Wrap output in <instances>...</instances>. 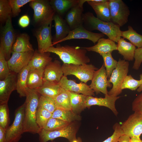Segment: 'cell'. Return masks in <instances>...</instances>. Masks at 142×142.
<instances>
[{"instance_id": "cell-39", "label": "cell", "mask_w": 142, "mask_h": 142, "mask_svg": "<svg viewBox=\"0 0 142 142\" xmlns=\"http://www.w3.org/2000/svg\"><path fill=\"white\" fill-rule=\"evenodd\" d=\"M70 123L51 117L49 119L43 129L47 131L56 130L64 128Z\"/></svg>"}, {"instance_id": "cell-44", "label": "cell", "mask_w": 142, "mask_h": 142, "mask_svg": "<svg viewBox=\"0 0 142 142\" xmlns=\"http://www.w3.org/2000/svg\"><path fill=\"white\" fill-rule=\"evenodd\" d=\"M113 128L114 131L112 135L102 142H118L120 137L124 134L121 125L119 123L115 124L113 126Z\"/></svg>"}, {"instance_id": "cell-17", "label": "cell", "mask_w": 142, "mask_h": 142, "mask_svg": "<svg viewBox=\"0 0 142 142\" xmlns=\"http://www.w3.org/2000/svg\"><path fill=\"white\" fill-rule=\"evenodd\" d=\"M17 76L11 72L4 79L0 80V104L8 103L12 92L16 89Z\"/></svg>"}, {"instance_id": "cell-14", "label": "cell", "mask_w": 142, "mask_h": 142, "mask_svg": "<svg viewBox=\"0 0 142 142\" xmlns=\"http://www.w3.org/2000/svg\"><path fill=\"white\" fill-rule=\"evenodd\" d=\"M59 83L61 87L66 91L81 94L86 96L95 95L94 90L86 83L82 82L77 83L74 80H69L67 77L64 75Z\"/></svg>"}, {"instance_id": "cell-42", "label": "cell", "mask_w": 142, "mask_h": 142, "mask_svg": "<svg viewBox=\"0 0 142 142\" xmlns=\"http://www.w3.org/2000/svg\"><path fill=\"white\" fill-rule=\"evenodd\" d=\"M11 72L3 51L0 48V80H3L7 77Z\"/></svg>"}, {"instance_id": "cell-24", "label": "cell", "mask_w": 142, "mask_h": 142, "mask_svg": "<svg viewBox=\"0 0 142 142\" xmlns=\"http://www.w3.org/2000/svg\"><path fill=\"white\" fill-rule=\"evenodd\" d=\"M50 52L41 53L38 50L34 51L28 65L30 69L44 70L51 61L52 58Z\"/></svg>"}, {"instance_id": "cell-15", "label": "cell", "mask_w": 142, "mask_h": 142, "mask_svg": "<svg viewBox=\"0 0 142 142\" xmlns=\"http://www.w3.org/2000/svg\"><path fill=\"white\" fill-rule=\"evenodd\" d=\"M85 2L93 9L97 18L104 22H110L109 0H80L83 5Z\"/></svg>"}, {"instance_id": "cell-34", "label": "cell", "mask_w": 142, "mask_h": 142, "mask_svg": "<svg viewBox=\"0 0 142 142\" xmlns=\"http://www.w3.org/2000/svg\"><path fill=\"white\" fill-rule=\"evenodd\" d=\"M54 99L57 108L71 110L70 97L68 91L62 88L61 92Z\"/></svg>"}, {"instance_id": "cell-8", "label": "cell", "mask_w": 142, "mask_h": 142, "mask_svg": "<svg viewBox=\"0 0 142 142\" xmlns=\"http://www.w3.org/2000/svg\"><path fill=\"white\" fill-rule=\"evenodd\" d=\"M110 22L120 27L128 21L130 11L122 0H109Z\"/></svg>"}, {"instance_id": "cell-12", "label": "cell", "mask_w": 142, "mask_h": 142, "mask_svg": "<svg viewBox=\"0 0 142 142\" xmlns=\"http://www.w3.org/2000/svg\"><path fill=\"white\" fill-rule=\"evenodd\" d=\"M105 68L103 63L100 68L94 72L91 80V83L89 85L96 94L100 92L105 95L108 94L107 88L112 87V84L107 79Z\"/></svg>"}, {"instance_id": "cell-53", "label": "cell", "mask_w": 142, "mask_h": 142, "mask_svg": "<svg viewBox=\"0 0 142 142\" xmlns=\"http://www.w3.org/2000/svg\"><path fill=\"white\" fill-rule=\"evenodd\" d=\"M53 142H54V141H53Z\"/></svg>"}, {"instance_id": "cell-22", "label": "cell", "mask_w": 142, "mask_h": 142, "mask_svg": "<svg viewBox=\"0 0 142 142\" xmlns=\"http://www.w3.org/2000/svg\"><path fill=\"white\" fill-rule=\"evenodd\" d=\"M53 20L54 22L55 34L53 39V45L58 44L68 35L71 30L65 20L57 13L54 15Z\"/></svg>"}, {"instance_id": "cell-32", "label": "cell", "mask_w": 142, "mask_h": 142, "mask_svg": "<svg viewBox=\"0 0 142 142\" xmlns=\"http://www.w3.org/2000/svg\"><path fill=\"white\" fill-rule=\"evenodd\" d=\"M52 118L59 119L69 123L75 120H79L80 116L72 110L56 108L52 113Z\"/></svg>"}, {"instance_id": "cell-1", "label": "cell", "mask_w": 142, "mask_h": 142, "mask_svg": "<svg viewBox=\"0 0 142 142\" xmlns=\"http://www.w3.org/2000/svg\"><path fill=\"white\" fill-rule=\"evenodd\" d=\"M35 90L27 88L25 104L24 132L38 134L41 130L36 122V113L40 96Z\"/></svg>"}, {"instance_id": "cell-4", "label": "cell", "mask_w": 142, "mask_h": 142, "mask_svg": "<svg viewBox=\"0 0 142 142\" xmlns=\"http://www.w3.org/2000/svg\"><path fill=\"white\" fill-rule=\"evenodd\" d=\"M29 5L34 11L33 18L35 23L40 26L52 24L56 13L49 1L32 0L29 2Z\"/></svg>"}, {"instance_id": "cell-3", "label": "cell", "mask_w": 142, "mask_h": 142, "mask_svg": "<svg viewBox=\"0 0 142 142\" xmlns=\"http://www.w3.org/2000/svg\"><path fill=\"white\" fill-rule=\"evenodd\" d=\"M87 51L78 46H61L58 44L55 47L53 46L50 48L47 52L57 55L63 63L80 65L87 64L90 61L87 55Z\"/></svg>"}, {"instance_id": "cell-18", "label": "cell", "mask_w": 142, "mask_h": 142, "mask_svg": "<svg viewBox=\"0 0 142 142\" xmlns=\"http://www.w3.org/2000/svg\"><path fill=\"white\" fill-rule=\"evenodd\" d=\"M104 36V35L102 33H95L89 31L83 26L70 31L67 36L59 43L72 39H85L90 40L95 44L99 39L103 38Z\"/></svg>"}, {"instance_id": "cell-10", "label": "cell", "mask_w": 142, "mask_h": 142, "mask_svg": "<svg viewBox=\"0 0 142 142\" xmlns=\"http://www.w3.org/2000/svg\"><path fill=\"white\" fill-rule=\"evenodd\" d=\"M11 17L10 16L5 22L2 29L0 39V48L3 51L7 61L11 57L16 38Z\"/></svg>"}, {"instance_id": "cell-41", "label": "cell", "mask_w": 142, "mask_h": 142, "mask_svg": "<svg viewBox=\"0 0 142 142\" xmlns=\"http://www.w3.org/2000/svg\"><path fill=\"white\" fill-rule=\"evenodd\" d=\"M141 84V82L140 80H136L130 74L126 77L121 85V89L122 90L128 89L133 91L135 90Z\"/></svg>"}, {"instance_id": "cell-47", "label": "cell", "mask_w": 142, "mask_h": 142, "mask_svg": "<svg viewBox=\"0 0 142 142\" xmlns=\"http://www.w3.org/2000/svg\"><path fill=\"white\" fill-rule=\"evenodd\" d=\"M30 23V19L29 17L26 15L22 16L19 19L18 23L19 26L22 28L27 27Z\"/></svg>"}, {"instance_id": "cell-31", "label": "cell", "mask_w": 142, "mask_h": 142, "mask_svg": "<svg viewBox=\"0 0 142 142\" xmlns=\"http://www.w3.org/2000/svg\"><path fill=\"white\" fill-rule=\"evenodd\" d=\"M30 68L28 65L24 67L17 76L16 90L20 97H26L27 80Z\"/></svg>"}, {"instance_id": "cell-13", "label": "cell", "mask_w": 142, "mask_h": 142, "mask_svg": "<svg viewBox=\"0 0 142 142\" xmlns=\"http://www.w3.org/2000/svg\"><path fill=\"white\" fill-rule=\"evenodd\" d=\"M34 51L23 53L12 51V55L7 61L9 69L11 72L17 73L27 65Z\"/></svg>"}, {"instance_id": "cell-29", "label": "cell", "mask_w": 142, "mask_h": 142, "mask_svg": "<svg viewBox=\"0 0 142 142\" xmlns=\"http://www.w3.org/2000/svg\"><path fill=\"white\" fill-rule=\"evenodd\" d=\"M12 50L19 53L34 51L29 42V36L26 34L22 33L17 36L13 45Z\"/></svg>"}, {"instance_id": "cell-26", "label": "cell", "mask_w": 142, "mask_h": 142, "mask_svg": "<svg viewBox=\"0 0 142 142\" xmlns=\"http://www.w3.org/2000/svg\"><path fill=\"white\" fill-rule=\"evenodd\" d=\"M80 0H51L50 4L55 13L61 16L72 7L78 4Z\"/></svg>"}, {"instance_id": "cell-30", "label": "cell", "mask_w": 142, "mask_h": 142, "mask_svg": "<svg viewBox=\"0 0 142 142\" xmlns=\"http://www.w3.org/2000/svg\"><path fill=\"white\" fill-rule=\"evenodd\" d=\"M68 91L70 97L71 110L74 113L77 114L86 108V102L87 96Z\"/></svg>"}, {"instance_id": "cell-51", "label": "cell", "mask_w": 142, "mask_h": 142, "mask_svg": "<svg viewBox=\"0 0 142 142\" xmlns=\"http://www.w3.org/2000/svg\"><path fill=\"white\" fill-rule=\"evenodd\" d=\"M140 80L141 82V84L140 86L137 89V91L138 92H140L142 91V74L140 75Z\"/></svg>"}, {"instance_id": "cell-48", "label": "cell", "mask_w": 142, "mask_h": 142, "mask_svg": "<svg viewBox=\"0 0 142 142\" xmlns=\"http://www.w3.org/2000/svg\"><path fill=\"white\" fill-rule=\"evenodd\" d=\"M6 130L0 126V142H6Z\"/></svg>"}, {"instance_id": "cell-16", "label": "cell", "mask_w": 142, "mask_h": 142, "mask_svg": "<svg viewBox=\"0 0 142 142\" xmlns=\"http://www.w3.org/2000/svg\"><path fill=\"white\" fill-rule=\"evenodd\" d=\"M52 24L40 26L36 31L38 46V50L41 53L47 52L53 46L51 33Z\"/></svg>"}, {"instance_id": "cell-45", "label": "cell", "mask_w": 142, "mask_h": 142, "mask_svg": "<svg viewBox=\"0 0 142 142\" xmlns=\"http://www.w3.org/2000/svg\"><path fill=\"white\" fill-rule=\"evenodd\" d=\"M132 110L135 112L142 114V93L139 94L132 103Z\"/></svg>"}, {"instance_id": "cell-19", "label": "cell", "mask_w": 142, "mask_h": 142, "mask_svg": "<svg viewBox=\"0 0 142 142\" xmlns=\"http://www.w3.org/2000/svg\"><path fill=\"white\" fill-rule=\"evenodd\" d=\"M83 5L80 3L72 7L65 14V20L71 30L83 26Z\"/></svg>"}, {"instance_id": "cell-6", "label": "cell", "mask_w": 142, "mask_h": 142, "mask_svg": "<svg viewBox=\"0 0 142 142\" xmlns=\"http://www.w3.org/2000/svg\"><path fill=\"white\" fill-rule=\"evenodd\" d=\"M24 103L16 109L12 124L6 130V142H18L24 132L25 114Z\"/></svg>"}, {"instance_id": "cell-5", "label": "cell", "mask_w": 142, "mask_h": 142, "mask_svg": "<svg viewBox=\"0 0 142 142\" xmlns=\"http://www.w3.org/2000/svg\"><path fill=\"white\" fill-rule=\"evenodd\" d=\"M129 63L128 61L119 58L116 67L114 69L111 75L109 81L112 84L111 89L108 94L113 96H118L122 92L121 85L129 70Z\"/></svg>"}, {"instance_id": "cell-20", "label": "cell", "mask_w": 142, "mask_h": 142, "mask_svg": "<svg viewBox=\"0 0 142 142\" xmlns=\"http://www.w3.org/2000/svg\"><path fill=\"white\" fill-rule=\"evenodd\" d=\"M105 96L104 98H98L87 96L86 102V108L94 105L105 106L110 109L115 115H117L118 112L115 108V103L120 97L113 96L108 94L105 95Z\"/></svg>"}, {"instance_id": "cell-52", "label": "cell", "mask_w": 142, "mask_h": 142, "mask_svg": "<svg viewBox=\"0 0 142 142\" xmlns=\"http://www.w3.org/2000/svg\"><path fill=\"white\" fill-rule=\"evenodd\" d=\"M72 142H82L81 139L80 138H78Z\"/></svg>"}, {"instance_id": "cell-40", "label": "cell", "mask_w": 142, "mask_h": 142, "mask_svg": "<svg viewBox=\"0 0 142 142\" xmlns=\"http://www.w3.org/2000/svg\"><path fill=\"white\" fill-rule=\"evenodd\" d=\"M12 9L8 0H0V21L2 23L6 22L11 16Z\"/></svg>"}, {"instance_id": "cell-28", "label": "cell", "mask_w": 142, "mask_h": 142, "mask_svg": "<svg viewBox=\"0 0 142 142\" xmlns=\"http://www.w3.org/2000/svg\"><path fill=\"white\" fill-rule=\"evenodd\" d=\"M44 70H43L30 69L27 78V87L35 90L42 85L43 83Z\"/></svg>"}, {"instance_id": "cell-25", "label": "cell", "mask_w": 142, "mask_h": 142, "mask_svg": "<svg viewBox=\"0 0 142 142\" xmlns=\"http://www.w3.org/2000/svg\"><path fill=\"white\" fill-rule=\"evenodd\" d=\"M62 89L59 82L43 81L42 85L35 90L41 95L54 99L61 92Z\"/></svg>"}, {"instance_id": "cell-36", "label": "cell", "mask_w": 142, "mask_h": 142, "mask_svg": "<svg viewBox=\"0 0 142 142\" xmlns=\"http://www.w3.org/2000/svg\"><path fill=\"white\" fill-rule=\"evenodd\" d=\"M104 64L106 69L108 78L109 79L114 69L117 67L118 61L113 57L111 53L102 55Z\"/></svg>"}, {"instance_id": "cell-33", "label": "cell", "mask_w": 142, "mask_h": 142, "mask_svg": "<svg viewBox=\"0 0 142 142\" xmlns=\"http://www.w3.org/2000/svg\"><path fill=\"white\" fill-rule=\"evenodd\" d=\"M121 36L128 40L137 48L142 47V35L138 33L130 26H128V30L121 31Z\"/></svg>"}, {"instance_id": "cell-49", "label": "cell", "mask_w": 142, "mask_h": 142, "mask_svg": "<svg viewBox=\"0 0 142 142\" xmlns=\"http://www.w3.org/2000/svg\"><path fill=\"white\" fill-rule=\"evenodd\" d=\"M118 142H130V138L127 135H123L119 138Z\"/></svg>"}, {"instance_id": "cell-9", "label": "cell", "mask_w": 142, "mask_h": 142, "mask_svg": "<svg viewBox=\"0 0 142 142\" xmlns=\"http://www.w3.org/2000/svg\"><path fill=\"white\" fill-rule=\"evenodd\" d=\"M76 129L74 124L71 123L59 130L54 131H47L41 130L38 134L40 142H47L53 141L59 137L67 139L70 142H72L77 139L76 134Z\"/></svg>"}, {"instance_id": "cell-43", "label": "cell", "mask_w": 142, "mask_h": 142, "mask_svg": "<svg viewBox=\"0 0 142 142\" xmlns=\"http://www.w3.org/2000/svg\"><path fill=\"white\" fill-rule=\"evenodd\" d=\"M32 0H9L8 2L12 9V16H18L21 11V8Z\"/></svg>"}, {"instance_id": "cell-46", "label": "cell", "mask_w": 142, "mask_h": 142, "mask_svg": "<svg viewBox=\"0 0 142 142\" xmlns=\"http://www.w3.org/2000/svg\"><path fill=\"white\" fill-rule=\"evenodd\" d=\"M135 61L133 66V68L135 70H138L142 63V47L136 48L134 56Z\"/></svg>"}, {"instance_id": "cell-37", "label": "cell", "mask_w": 142, "mask_h": 142, "mask_svg": "<svg viewBox=\"0 0 142 142\" xmlns=\"http://www.w3.org/2000/svg\"><path fill=\"white\" fill-rule=\"evenodd\" d=\"M38 107L45 109L52 113L57 108L54 99L42 95L40 96Z\"/></svg>"}, {"instance_id": "cell-21", "label": "cell", "mask_w": 142, "mask_h": 142, "mask_svg": "<svg viewBox=\"0 0 142 142\" xmlns=\"http://www.w3.org/2000/svg\"><path fill=\"white\" fill-rule=\"evenodd\" d=\"M62 65L58 60L51 61L44 69L43 81L59 82L63 75Z\"/></svg>"}, {"instance_id": "cell-11", "label": "cell", "mask_w": 142, "mask_h": 142, "mask_svg": "<svg viewBox=\"0 0 142 142\" xmlns=\"http://www.w3.org/2000/svg\"><path fill=\"white\" fill-rule=\"evenodd\" d=\"M121 125L124 134L130 138H140L142 134V114L134 112Z\"/></svg>"}, {"instance_id": "cell-27", "label": "cell", "mask_w": 142, "mask_h": 142, "mask_svg": "<svg viewBox=\"0 0 142 142\" xmlns=\"http://www.w3.org/2000/svg\"><path fill=\"white\" fill-rule=\"evenodd\" d=\"M117 50L127 61H133L134 59L136 47L131 43L126 41L123 38H121L117 42Z\"/></svg>"}, {"instance_id": "cell-23", "label": "cell", "mask_w": 142, "mask_h": 142, "mask_svg": "<svg viewBox=\"0 0 142 142\" xmlns=\"http://www.w3.org/2000/svg\"><path fill=\"white\" fill-rule=\"evenodd\" d=\"M94 46L82 48L87 51L97 52L101 55L104 54L112 53L113 51L117 50V44L115 42L109 38H100Z\"/></svg>"}, {"instance_id": "cell-7", "label": "cell", "mask_w": 142, "mask_h": 142, "mask_svg": "<svg viewBox=\"0 0 142 142\" xmlns=\"http://www.w3.org/2000/svg\"><path fill=\"white\" fill-rule=\"evenodd\" d=\"M64 76H75L86 83L92 80L94 73L98 69L92 64H75L63 63L62 65Z\"/></svg>"}, {"instance_id": "cell-2", "label": "cell", "mask_w": 142, "mask_h": 142, "mask_svg": "<svg viewBox=\"0 0 142 142\" xmlns=\"http://www.w3.org/2000/svg\"><path fill=\"white\" fill-rule=\"evenodd\" d=\"M83 26L88 30L91 32L94 30L98 31L117 43L121 38L120 27L111 22L102 21L90 12L83 13Z\"/></svg>"}, {"instance_id": "cell-38", "label": "cell", "mask_w": 142, "mask_h": 142, "mask_svg": "<svg viewBox=\"0 0 142 142\" xmlns=\"http://www.w3.org/2000/svg\"><path fill=\"white\" fill-rule=\"evenodd\" d=\"M10 123L8 103L0 104V126L6 130L9 126Z\"/></svg>"}, {"instance_id": "cell-35", "label": "cell", "mask_w": 142, "mask_h": 142, "mask_svg": "<svg viewBox=\"0 0 142 142\" xmlns=\"http://www.w3.org/2000/svg\"><path fill=\"white\" fill-rule=\"evenodd\" d=\"M52 115V113L47 110L38 107L36 113V122L41 130L44 128Z\"/></svg>"}, {"instance_id": "cell-50", "label": "cell", "mask_w": 142, "mask_h": 142, "mask_svg": "<svg viewBox=\"0 0 142 142\" xmlns=\"http://www.w3.org/2000/svg\"><path fill=\"white\" fill-rule=\"evenodd\" d=\"M130 142H142V140L140 138L133 137L130 138Z\"/></svg>"}]
</instances>
